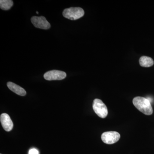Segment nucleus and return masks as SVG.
Listing matches in <instances>:
<instances>
[{"label": "nucleus", "mask_w": 154, "mask_h": 154, "mask_svg": "<svg viewBox=\"0 0 154 154\" xmlns=\"http://www.w3.org/2000/svg\"><path fill=\"white\" fill-rule=\"evenodd\" d=\"M133 103L138 110L145 115L152 114L153 109L151 102L146 98L140 96L135 97L133 100Z\"/></svg>", "instance_id": "f257e3e1"}, {"label": "nucleus", "mask_w": 154, "mask_h": 154, "mask_svg": "<svg viewBox=\"0 0 154 154\" xmlns=\"http://www.w3.org/2000/svg\"><path fill=\"white\" fill-rule=\"evenodd\" d=\"M63 15L66 19L75 20L83 17L85 15V11L82 8H70L65 9Z\"/></svg>", "instance_id": "f03ea898"}, {"label": "nucleus", "mask_w": 154, "mask_h": 154, "mask_svg": "<svg viewBox=\"0 0 154 154\" xmlns=\"http://www.w3.org/2000/svg\"><path fill=\"white\" fill-rule=\"evenodd\" d=\"M93 109L99 117L105 118L108 114L107 106L102 100L98 99H94L93 104Z\"/></svg>", "instance_id": "7ed1b4c3"}, {"label": "nucleus", "mask_w": 154, "mask_h": 154, "mask_svg": "<svg viewBox=\"0 0 154 154\" xmlns=\"http://www.w3.org/2000/svg\"><path fill=\"white\" fill-rule=\"evenodd\" d=\"M120 138V135L116 131H107L102 134L101 138L104 143L112 144L117 142Z\"/></svg>", "instance_id": "20e7f679"}, {"label": "nucleus", "mask_w": 154, "mask_h": 154, "mask_svg": "<svg viewBox=\"0 0 154 154\" xmlns=\"http://www.w3.org/2000/svg\"><path fill=\"white\" fill-rule=\"evenodd\" d=\"M66 76V73L64 72L56 70L46 72L44 75V79L48 81L63 80Z\"/></svg>", "instance_id": "39448f33"}, {"label": "nucleus", "mask_w": 154, "mask_h": 154, "mask_svg": "<svg viewBox=\"0 0 154 154\" xmlns=\"http://www.w3.org/2000/svg\"><path fill=\"white\" fill-rule=\"evenodd\" d=\"M31 21L36 28L45 30L50 28V24L44 17H33L31 18Z\"/></svg>", "instance_id": "423d86ee"}, {"label": "nucleus", "mask_w": 154, "mask_h": 154, "mask_svg": "<svg viewBox=\"0 0 154 154\" xmlns=\"http://www.w3.org/2000/svg\"><path fill=\"white\" fill-rule=\"evenodd\" d=\"M0 121L3 128L6 131H10L13 129L14 124L8 114L6 113L1 114Z\"/></svg>", "instance_id": "0eeeda50"}, {"label": "nucleus", "mask_w": 154, "mask_h": 154, "mask_svg": "<svg viewBox=\"0 0 154 154\" xmlns=\"http://www.w3.org/2000/svg\"><path fill=\"white\" fill-rule=\"evenodd\" d=\"M7 86L10 90L17 95L21 96L26 95V92L25 89L12 82H8L7 84Z\"/></svg>", "instance_id": "6e6552de"}, {"label": "nucleus", "mask_w": 154, "mask_h": 154, "mask_svg": "<svg viewBox=\"0 0 154 154\" xmlns=\"http://www.w3.org/2000/svg\"><path fill=\"white\" fill-rule=\"evenodd\" d=\"M139 63L141 66L143 67H149L154 65V60L151 57L143 56L139 59Z\"/></svg>", "instance_id": "1a4fd4ad"}, {"label": "nucleus", "mask_w": 154, "mask_h": 154, "mask_svg": "<svg viewBox=\"0 0 154 154\" xmlns=\"http://www.w3.org/2000/svg\"><path fill=\"white\" fill-rule=\"evenodd\" d=\"M13 2L11 0H1L0 8L3 10H8L13 6Z\"/></svg>", "instance_id": "9d476101"}, {"label": "nucleus", "mask_w": 154, "mask_h": 154, "mask_svg": "<svg viewBox=\"0 0 154 154\" xmlns=\"http://www.w3.org/2000/svg\"><path fill=\"white\" fill-rule=\"evenodd\" d=\"M29 154H39V152L36 149H32L29 150Z\"/></svg>", "instance_id": "9b49d317"}, {"label": "nucleus", "mask_w": 154, "mask_h": 154, "mask_svg": "<svg viewBox=\"0 0 154 154\" xmlns=\"http://www.w3.org/2000/svg\"><path fill=\"white\" fill-rule=\"evenodd\" d=\"M36 14H38V12H37V11H36Z\"/></svg>", "instance_id": "f8f14e48"}, {"label": "nucleus", "mask_w": 154, "mask_h": 154, "mask_svg": "<svg viewBox=\"0 0 154 154\" xmlns=\"http://www.w3.org/2000/svg\"></svg>", "instance_id": "ddd939ff"}]
</instances>
